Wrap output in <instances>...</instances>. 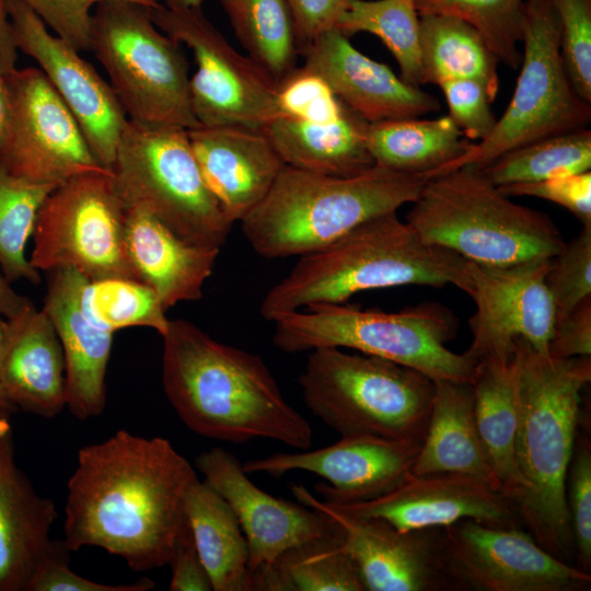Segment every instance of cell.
Returning a JSON list of instances; mask_svg holds the SVG:
<instances>
[{"mask_svg":"<svg viewBox=\"0 0 591 591\" xmlns=\"http://www.w3.org/2000/svg\"><path fill=\"white\" fill-rule=\"evenodd\" d=\"M0 384L25 413L53 418L66 407V362L46 312L31 301L1 325Z\"/></svg>","mask_w":591,"mask_h":591,"instance_id":"d4e9b609","label":"cell"},{"mask_svg":"<svg viewBox=\"0 0 591 591\" xmlns=\"http://www.w3.org/2000/svg\"><path fill=\"white\" fill-rule=\"evenodd\" d=\"M161 337L163 390L189 430L232 443L270 439L311 447V425L258 355L222 344L183 318L170 320Z\"/></svg>","mask_w":591,"mask_h":591,"instance_id":"7a4b0ae2","label":"cell"},{"mask_svg":"<svg viewBox=\"0 0 591 591\" xmlns=\"http://www.w3.org/2000/svg\"><path fill=\"white\" fill-rule=\"evenodd\" d=\"M300 55L302 67L322 77L341 103L368 123L417 118L441 107L433 95L359 51L336 27Z\"/></svg>","mask_w":591,"mask_h":591,"instance_id":"7402d4cb","label":"cell"},{"mask_svg":"<svg viewBox=\"0 0 591 591\" xmlns=\"http://www.w3.org/2000/svg\"><path fill=\"white\" fill-rule=\"evenodd\" d=\"M433 384L430 414L412 473L465 474L499 491L476 428L471 382L433 380Z\"/></svg>","mask_w":591,"mask_h":591,"instance_id":"83f0119b","label":"cell"},{"mask_svg":"<svg viewBox=\"0 0 591 591\" xmlns=\"http://www.w3.org/2000/svg\"><path fill=\"white\" fill-rule=\"evenodd\" d=\"M471 384L482 444L499 491L514 506L524 489V482L515 462L518 408L513 355L476 362Z\"/></svg>","mask_w":591,"mask_h":591,"instance_id":"f546056e","label":"cell"},{"mask_svg":"<svg viewBox=\"0 0 591 591\" xmlns=\"http://www.w3.org/2000/svg\"><path fill=\"white\" fill-rule=\"evenodd\" d=\"M368 124L346 108L333 123L312 124L277 116L262 129L285 165L331 176H351L375 165L367 147Z\"/></svg>","mask_w":591,"mask_h":591,"instance_id":"f1b7e54d","label":"cell"},{"mask_svg":"<svg viewBox=\"0 0 591 591\" xmlns=\"http://www.w3.org/2000/svg\"><path fill=\"white\" fill-rule=\"evenodd\" d=\"M590 169L591 131L582 128L513 149L479 171L491 184L501 187L589 172Z\"/></svg>","mask_w":591,"mask_h":591,"instance_id":"d590c367","label":"cell"},{"mask_svg":"<svg viewBox=\"0 0 591 591\" xmlns=\"http://www.w3.org/2000/svg\"><path fill=\"white\" fill-rule=\"evenodd\" d=\"M566 505L575 546V567L591 570V444L577 434L566 478Z\"/></svg>","mask_w":591,"mask_h":591,"instance_id":"ee69618b","label":"cell"},{"mask_svg":"<svg viewBox=\"0 0 591 591\" xmlns=\"http://www.w3.org/2000/svg\"><path fill=\"white\" fill-rule=\"evenodd\" d=\"M1 325H0V334H1ZM15 412H18L16 407L8 399L0 384V415L10 417Z\"/></svg>","mask_w":591,"mask_h":591,"instance_id":"6f0895ef","label":"cell"},{"mask_svg":"<svg viewBox=\"0 0 591 591\" xmlns=\"http://www.w3.org/2000/svg\"><path fill=\"white\" fill-rule=\"evenodd\" d=\"M523 53L513 95L493 131L430 178L463 166L480 170L498 157L536 140L587 128L591 103L572 86L560 53V22L549 0H528ZM429 178V179H430Z\"/></svg>","mask_w":591,"mask_h":591,"instance_id":"8fae6325","label":"cell"},{"mask_svg":"<svg viewBox=\"0 0 591 591\" xmlns=\"http://www.w3.org/2000/svg\"><path fill=\"white\" fill-rule=\"evenodd\" d=\"M18 46L8 9V0H0V74L16 69Z\"/></svg>","mask_w":591,"mask_h":591,"instance_id":"f5cc1de1","label":"cell"},{"mask_svg":"<svg viewBox=\"0 0 591 591\" xmlns=\"http://www.w3.org/2000/svg\"><path fill=\"white\" fill-rule=\"evenodd\" d=\"M30 300L18 293L0 271V325L23 309Z\"/></svg>","mask_w":591,"mask_h":591,"instance_id":"db71d44e","label":"cell"},{"mask_svg":"<svg viewBox=\"0 0 591 591\" xmlns=\"http://www.w3.org/2000/svg\"><path fill=\"white\" fill-rule=\"evenodd\" d=\"M422 438L344 436L316 450L278 452L246 461L242 467L247 474L264 473L274 477L293 471L308 472L325 480L315 486L322 500L334 505L354 503L379 497L408 477Z\"/></svg>","mask_w":591,"mask_h":591,"instance_id":"ac0fdd59","label":"cell"},{"mask_svg":"<svg viewBox=\"0 0 591 591\" xmlns=\"http://www.w3.org/2000/svg\"><path fill=\"white\" fill-rule=\"evenodd\" d=\"M421 84L455 79L478 81L495 101L499 60L467 22L445 14L419 15Z\"/></svg>","mask_w":591,"mask_h":591,"instance_id":"d6a6232c","label":"cell"},{"mask_svg":"<svg viewBox=\"0 0 591 591\" xmlns=\"http://www.w3.org/2000/svg\"><path fill=\"white\" fill-rule=\"evenodd\" d=\"M412 204L406 222L426 242L476 264L552 258L565 245L546 213L512 201L474 167L428 179Z\"/></svg>","mask_w":591,"mask_h":591,"instance_id":"8992f818","label":"cell"},{"mask_svg":"<svg viewBox=\"0 0 591 591\" xmlns=\"http://www.w3.org/2000/svg\"><path fill=\"white\" fill-rule=\"evenodd\" d=\"M10 100L4 80V76L0 74V149L2 148L10 125Z\"/></svg>","mask_w":591,"mask_h":591,"instance_id":"11a10c76","label":"cell"},{"mask_svg":"<svg viewBox=\"0 0 591 591\" xmlns=\"http://www.w3.org/2000/svg\"><path fill=\"white\" fill-rule=\"evenodd\" d=\"M294 498L332 520L366 591L455 590L439 549L438 529L402 532L378 518L348 514L292 485Z\"/></svg>","mask_w":591,"mask_h":591,"instance_id":"d6986e66","label":"cell"},{"mask_svg":"<svg viewBox=\"0 0 591 591\" xmlns=\"http://www.w3.org/2000/svg\"><path fill=\"white\" fill-rule=\"evenodd\" d=\"M444 570L455 590L580 591L591 575L545 551L521 526L471 519L438 529Z\"/></svg>","mask_w":591,"mask_h":591,"instance_id":"5bb4252c","label":"cell"},{"mask_svg":"<svg viewBox=\"0 0 591 591\" xmlns=\"http://www.w3.org/2000/svg\"><path fill=\"white\" fill-rule=\"evenodd\" d=\"M560 22V53L577 93L591 103V0H549Z\"/></svg>","mask_w":591,"mask_h":591,"instance_id":"7bdbcfd3","label":"cell"},{"mask_svg":"<svg viewBox=\"0 0 591 591\" xmlns=\"http://www.w3.org/2000/svg\"><path fill=\"white\" fill-rule=\"evenodd\" d=\"M184 513L213 591H253L250 549L229 503L196 477L184 498Z\"/></svg>","mask_w":591,"mask_h":591,"instance_id":"4dcf8cb0","label":"cell"},{"mask_svg":"<svg viewBox=\"0 0 591 591\" xmlns=\"http://www.w3.org/2000/svg\"><path fill=\"white\" fill-rule=\"evenodd\" d=\"M196 477L165 438L118 430L82 447L67 486L66 546L70 552L100 547L134 571L167 565L185 517V494Z\"/></svg>","mask_w":591,"mask_h":591,"instance_id":"6da1fadb","label":"cell"},{"mask_svg":"<svg viewBox=\"0 0 591 591\" xmlns=\"http://www.w3.org/2000/svg\"><path fill=\"white\" fill-rule=\"evenodd\" d=\"M555 306V325L591 297V224L549 259L545 277Z\"/></svg>","mask_w":591,"mask_h":591,"instance_id":"60d3db41","label":"cell"},{"mask_svg":"<svg viewBox=\"0 0 591 591\" xmlns=\"http://www.w3.org/2000/svg\"><path fill=\"white\" fill-rule=\"evenodd\" d=\"M427 181L422 174L379 165L351 176L285 165L266 196L240 221L241 229L264 258L303 256L367 220L414 202Z\"/></svg>","mask_w":591,"mask_h":591,"instance_id":"5b68a950","label":"cell"},{"mask_svg":"<svg viewBox=\"0 0 591 591\" xmlns=\"http://www.w3.org/2000/svg\"><path fill=\"white\" fill-rule=\"evenodd\" d=\"M511 196H532L555 202L577 218L582 225L591 224V172L553 177L538 182L498 187Z\"/></svg>","mask_w":591,"mask_h":591,"instance_id":"7dc6e473","label":"cell"},{"mask_svg":"<svg viewBox=\"0 0 591 591\" xmlns=\"http://www.w3.org/2000/svg\"><path fill=\"white\" fill-rule=\"evenodd\" d=\"M202 0H163V5L171 10H192L201 8Z\"/></svg>","mask_w":591,"mask_h":591,"instance_id":"9f6ffc18","label":"cell"},{"mask_svg":"<svg viewBox=\"0 0 591 591\" xmlns=\"http://www.w3.org/2000/svg\"><path fill=\"white\" fill-rule=\"evenodd\" d=\"M125 242L137 279L158 294L165 310L202 297L220 252L183 240L140 209H126Z\"/></svg>","mask_w":591,"mask_h":591,"instance_id":"4316f807","label":"cell"},{"mask_svg":"<svg viewBox=\"0 0 591 591\" xmlns=\"http://www.w3.org/2000/svg\"><path fill=\"white\" fill-rule=\"evenodd\" d=\"M188 138L208 187L233 222H240L271 188L285 163L263 129L198 126Z\"/></svg>","mask_w":591,"mask_h":591,"instance_id":"cb8c5ba5","label":"cell"},{"mask_svg":"<svg viewBox=\"0 0 591 591\" xmlns=\"http://www.w3.org/2000/svg\"><path fill=\"white\" fill-rule=\"evenodd\" d=\"M355 0H287L301 51L320 35L336 27L341 14Z\"/></svg>","mask_w":591,"mask_h":591,"instance_id":"f907efd6","label":"cell"},{"mask_svg":"<svg viewBox=\"0 0 591 591\" xmlns=\"http://www.w3.org/2000/svg\"><path fill=\"white\" fill-rule=\"evenodd\" d=\"M445 97L449 116L471 140H483L494 129L497 118L494 102L482 83L471 79H455L439 84Z\"/></svg>","mask_w":591,"mask_h":591,"instance_id":"bcb514c9","label":"cell"},{"mask_svg":"<svg viewBox=\"0 0 591 591\" xmlns=\"http://www.w3.org/2000/svg\"><path fill=\"white\" fill-rule=\"evenodd\" d=\"M549 259L508 266L468 262V296L476 304L468 322L472 341L464 352L468 359L476 363L509 358L517 338L548 355L555 326V306L545 280Z\"/></svg>","mask_w":591,"mask_h":591,"instance_id":"2e32d148","label":"cell"},{"mask_svg":"<svg viewBox=\"0 0 591 591\" xmlns=\"http://www.w3.org/2000/svg\"><path fill=\"white\" fill-rule=\"evenodd\" d=\"M332 505L351 515L381 519L402 532L440 529L465 519L521 525L507 497L476 477L457 473H412L379 497Z\"/></svg>","mask_w":591,"mask_h":591,"instance_id":"44dd1931","label":"cell"},{"mask_svg":"<svg viewBox=\"0 0 591 591\" xmlns=\"http://www.w3.org/2000/svg\"><path fill=\"white\" fill-rule=\"evenodd\" d=\"M233 32L276 84L298 68L300 49L287 0H221Z\"/></svg>","mask_w":591,"mask_h":591,"instance_id":"e575fe53","label":"cell"},{"mask_svg":"<svg viewBox=\"0 0 591 591\" xmlns=\"http://www.w3.org/2000/svg\"><path fill=\"white\" fill-rule=\"evenodd\" d=\"M57 518L50 498L36 493L19 467L11 425L0 430V591H28L60 541L50 537Z\"/></svg>","mask_w":591,"mask_h":591,"instance_id":"484cf974","label":"cell"},{"mask_svg":"<svg viewBox=\"0 0 591 591\" xmlns=\"http://www.w3.org/2000/svg\"><path fill=\"white\" fill-rule=\"evenodd\" d=\"M10 125L0 160L14 175L58 185L88 173L112 172L94 157L76 118L40 69L4 76Z\"/></svg>","mask_w":591,"mask_h":591,"instance_id":"9a60e30c","label":"cell"},{"mask_svg":"<svg viewBox=\"0 0 591 591\" xmlns=\"http://www.w3.org/2000/svg\"><path fill=\"white\" fill-rule=\"evenodd\" d=\"M528 0H415L419 15L445 14L471 24L499 62L521 63L522 20Z\"/></svg>","mask_w":591,"mask_h":591,"instance_id":"ab89813d","label":"cell"},{"mask_svg":"<svg viewBox=\"0 0 591 591\" xmlns=\"http://www.w3.org/2000/svg\"><path fill=\"white\" fill-rule=\"evenodd\" d=\"M298 381L310 412L340 437L425 434L434 384L413 368L323 347L309 351Z\"/></svg>","mask_w":591,"mask_h":591,"instance_id":"ba28073f","label":"cell"},{"mask_svg":"<svg viewBox=\"0 0 591 591\" xmlns=\"http://www.w3.org/2000/svg\"><path fill=\"white\" fill-rule=\"evenodd\" d=\"M424 285L471 291L468 260L426 242L396 212L367 220L331 245L300 256L260 304L269 322L313 304L344 303L358 292Z\"/></svg>","mask_w":591,"mask_h":591,"instance_id":"277c9868","label":"cell"},{"mask_svg":"<svg viewBox=\"0 0 591 591\" xmlns=\"http://www.w3.org/2000/svg\"><path fill=\"white\" fill-rule=\"evenodd\" d=\"M43 310L59 337L66 362V407L79 420L103 413L105 376L114 333L85 316L81 294L88 279L72 268L48 271Z\"/></svg>","mask_w":591,"mask_h":591,"instance_id":"603a6c76","label":"cell"},{"mask_svg":"<svg viewBox=\"0 0 591 591\" xmlns=\"http://www.w3.org/2000/svg\"><path fill=\"white\" fill-rule=\"evenodd\" d=\"M125 219L112 172L69 178L38 210L30 262L38 271L72 268L89 281L138 280L126 250Z\"/></svg>","mask_w":591,"mask_h":591,"instance_id":"7c38bea8","label":"cell"},{"mask_svg":"<svg viewBox=\"0 0 591 591\" xmlns=\"http://www.w3.org/2000/svg\"><path fill=\"white\" fill-rule=\"evenodd\" d=\"M78 51L90 50L92 8L105 0H19ZM155 8L159 0H127Z\"/></svg>","mask_w":591,"mask_h":591,"instance_id":"f6af8a7d","label":"cell"},{"mask_svg":"<svg viewBox=\"0 0 591 591\" xmlns=\"http://www.w3.org/2000/svg\"><path fill=\"white\" fill-rule=\"evenodd\" d=\"M182 48L155 25L149 5L105 0L94 8L90 50L129 120L185 129L200 126L192 111L190 76Z\"/></svg>","mask_w":591,"mask_h":591,"instance_id":"30bf717a","label":"cell"},{"mask_svg":"<svg viewBox=\"0 0 591 591\" xmlns=\"http://www.w3.org/2000/svg\"><path fill=\"white\" fill-rule=\"evenodd\" d=\"M56 186L19 177L0 160V271L10 282L40 281L39 271L26 257L25 250L38 210Z\"/></svg>","mask_w":591,"mask_h":591,"instance_id":"74e56055","label":"cell"},{"mask_svg":"<svg viewBox=\"0 0 591 591\" xmlns=\"http://www.w3.org/2000/svg\"><path fill=\"white\" fill-rule=\"evenodd\" d=\"M452 118H405L369 123L366 140L375 165L393 171L422 174L429 179L439 169L470 147Z\"/></svg>","mask_w":591,"mask_h":591,"instance_id":"1f68e13d","label":"cell"},{"mask_svg":"<svg viewBox=\"0 0 591 591\" xmlns=\"http://www.w3.org/2000/svg\"><path fill=\"white\" fill-rule=\"evenodd\" d=\"M548 355L553 358L591 356V297L554 326Z\"/></svg>","mask_w":591,"mask_h":591,"instance_id":"816d5d0a","label":"cell"},{"mask_svg":"<svg viewBox=\"0 0 591 591\" xmlns=\"http://www.w3.org/2000/svg\"><path fill=\"white\" fill-rule=\"evenodd\" d=\"M276 105L279 116L312 124L333 123L347 108L322 77L302 66L277 84Z\"/></svg>","mask_w":591,"mask_h":591,"instance_id":"b9f144b4","label":"cell"},{"mask_svg":"<svg viewBox=\"0 0 591 591\" xmlns=\"http://www.w3.org/2000/svg\"><path fill=\"white\" fill-rule=\"evenodd\" d=\"M252 581L253 591H366L338 531L286 551Z\"/></svg>","mask_w":591,"mask_h":591,"instance_id":"836d02e7","label":"cell"},{"mask_svg":"<svg viewBox=\"0 0 591 591\" xmlns=\"http://www.w3.org/2000/svg\"><path fill=\"white\" fill-rule=\"evenodd\" d=\"M513 358L515 462L524 482L514 508L521 525L545 551L571 564L575 546L566 478L581 420L582 392L591 381V357L553 358L517 338Z\"/></svg>","mask_w":591,"mask_h":591,"instance_id":"3957f363","label":"cell"},{"mask_svg":"<svg viewBox=\"0 0 591 591\" xmlns=\"http://www.w3.org/2000/svg\"><path fill=\"white\" fill-rule=\"evenodd\" d=\"M81 305L92 324L111 333L142 326L162 336L170 324L158 294L136 279L88 280L82 290Z\"/></svg>","mask_w":591,"mask_h":591,"instance_id":"f35d334b","label":"cell"},{"mask_svg":"<svg viewBox=\"0 0 591 591\" xmlns=\"http://www.w3.org/2000/svg\"><path fill=\"white\" fill-rule=\"evenodd\" d=\"M18 49L34 59L69 108L96 160L111 171L128 118L114 91L80 51L19 0H8Z\"/></svg>","mask_w":591,"mask_h":591,"instance_id":"e0dca14e","label":"cell"},{"mask_svg":"<svg viewBox=\"0 0 591 591\" xmlns=\"http://www.w3.org/2000/svg\"><path fill=\"white\" fill-rule=\"evenodd\" d=\"M70 551L60 541L34 577L28 591H149L154 582L142 578L132 583L107 584L84 578L69 567Z\"/></svg>","mask_w":591,"mask_h":591,"instance_id":"c3c4849f","label":"cell"},{"mask_svg":"<svg viewBox=\"0 0 591 591\" xmlns=\"http://www.w3.org/2000/svg\"><path fill=\"white\" fill-rule=\"evenodd\" d=\"M187 130L128 119L113 183L126 209L152 215L189 243L221 248L234 222L205 182Z\"/></svg>","mask_w":591,"mask_h":591,"instance_id":"9c48e42d","label":"cell"},{"mask_svg":"<svg viewBox=\"0 0 591 591\" xmlns=\"http://www.w3.org/2000/svg\"><path fill=\"white\" fill-rule=\"evenodd\" d=\"M195 466L234 512L248 544L251 572L271 565L294 546L337 533L322 512L258 488L225 449L200 453Z\"/></svg>","mask_w":591,"mask_h":591,"instance_id":"ffe728a7","label":"cell"},{"mask_svg":"<svg viewBox=\"0 0 591 591\" xmlns=\"http://www.w3.org/2000/svg\"><path fill=\"white\" fill-rule=\"evenodd\" d=\"M10 417L0 415V430L10 426Z\"/></svg>","mask_w":591,"mask_h":591,"instance_id":"680465c9","label":"cell"},{"mask_svg":"<svg viewBox=\"0 0 591 591\" xmlns=\"http://www.w3.org/2000/svg\"><path fill=\"white\" fill-rule=\"evenodd\" d=\"M167 565L171 567L170 591L212 590L186 515L175 536Z\"/></svg>","mask_w":591,"mask_h":591,"instance_id":"681fc988","label":"cell"},{"mask_svg":"<svg viewBox=\"0 0 591 591\" xmlns=\"http://www.w3.org/2000/svg\"><path fill=\"white\" fill-rule=\"evenodd\" d=\"M336 28L348 37L360 32L375 35L396 59L401 78L412 85L421 84L420 20L415 0H355Z\"/></svg>","mask_w":591,"mask_h":591,"instance_id":"8d00e7d4","label":"cell"},{"mask_svg":"<svg viewBox=\"0 0 591 591\" xmlns=\"http://www.w3.org/2000/svg\"><path fill=\"white\" fill-rule=\"evenodd\" d=\"M274 323L273 344L285 352L352 349L413 368L432 380L466 382L476 364L447 347L456 333V320L438 304L395 313L361 310L346 302L313 304Z\"/></svg>","mask_w":591,"mask_h":591,"instance_id":"52a82bcc","label":"cell"},{"mask_svg":"<svg viewBox=\"0 0 591 591\" xmlns=\"http://www.w3.org/2000/svg\"><path fill=\"white\" fill-rule=\"evenodd\" d=\"M155 25L193 53L189 77L192 111L200 126L240 125L262 129L279 116L277 84L239 53L207 19L201 8H151Z\"/></svg>","mask_w":591,"mask_h":591,"instance_id":"4fadbf2b","label":"cell"}]
</instances>
